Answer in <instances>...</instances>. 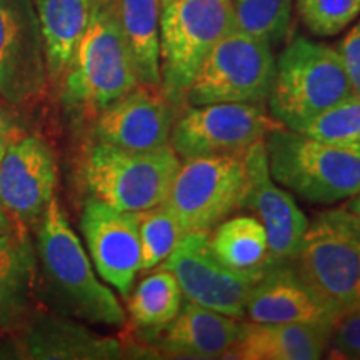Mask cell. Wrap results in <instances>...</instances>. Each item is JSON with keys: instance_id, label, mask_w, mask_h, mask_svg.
I'll use <instances>...</instances> for the list:
<instances>
[{"instance_id": "cell-1", "label": "cell", "mask_w": 360, "mask_h": 360, "mask_svg": "<svg viewBox=\"0 0 360 360\" xmlns=\"http://www.w3.org/2000/svg\"><path fill=\"white\" fill-rule=\"evenodd\" d=\"M35 231V254L40 269L62 309L96 326H124L122 305L114 292L97 278L87 252L57 197L49 204Z\"/></svg>"}, {"instance_id": "cell-2", "label": "cell", "mask_w": 360, "mask_h": 360, "mask_svg": "<svg viewBox=\"0 0 360 360\" xmlns=\"http://www.w3.org/2000/svg\"><path fill=\"white\" fill-rule=\"evenodd\" d=\"M141 84L114 0L94 4L90 22L62 82L67 107L94 120L115 98Z\"/></svg>"}, {"instance_id": "cell-3", "label": "cell", "mask_w": 360, "mask_h": 360, "mask_svg": "<svg viewBox=\"0 0 360 360\" xmlns=\"http://www.w3.org/2000/svg\"><path fill=\"white\" fill-rule=\"evenodd\" d=\"M355 96L337 49L297 37L276 62V77L267 98L272 119L300 132L315 117Z\"/></svg>"}, {"instance_id": "cell-4", "label": "cell", "mask_w": 360, "mask_h": 360, "mask_svg": "<svg viewBox=\"0 0 360 360\" xmlns=\"http://www.w3.org/2000/svg\"><path fill=\"white\" fill-rule=\"evenodd\" d=\"M264 141L270 175L304 200L330 205L360 192V150L285 127L270 129Z\"/></svg>"}, {"instance_id": "cell-5", "label": "cell", "mask_w": 360, "mask_h": 360, "mask_svg": "<svg viewBox=\"0 0 360 360\" xmlns=\"http://www.w3.org/2000/svg\"><path fill=\"white\" fill-rule=\"evenodd\" d=\"M233 29L231 0H162L160 87L177 109L207 56Z\"/></svg>"}, {"instance_id": "cell-6", "label": "cell", "mask_w": 360, "mask_h": 360, "mask_svg": "<svg viewBox=\"0 0 360 360\" xmlns=\"http://www.w3.org/2000/svg\"><path fill=\"white\" fill-rule=\"evenodd\" d=\"M179 167L180 159L170 143L137 152L96 142L85 150L82 179L94 199L139 212L164 204Z\"/></svg>"}, {"instance_id": "cell-7", "label": "cell", "mask_w": 360, "mask_h": 360, "mask_svg": "<svg viewBox=\"0 0 360 360\" xmlns=\"http://www.w3.org/2000/svg\"><path fill=\"white\" fill-rule=\"evenodd\" d=\"M294 264L340 317L360 314V220L345 207L314 215Z\"/></svg>"}, {"instance_id": "cell-8", "label": "cell", "mask_w": 360, "mask_h": 360, "mask_svg": "<svg viewBox=\"0 0 360 360\" xmlns=\"http://www.w3.org/2000/svg\"><path fill=\"white\" fill-rule=\"evenodd\" d=\"M276 77L267 40L233 29L212 49L188 89V105L264 103Z\"/></svg>"}, {"instance_id": "cell-9", "label": "cell", "mask_w": 360, "mask_h": 360, "mask_svg": "<svg viewBox=\"0 0 360 360\" xmlns=\"http://www.w3.org/2000/svg\"><path fill=\"white\" fill-rule=\"evenodd\" d=\"M244 155L187 159L174 175L164 205L186 233H209L242 207L245 193Z\"/></svg>"}, {"instance_id": "cell-10", "label": "cell", "mask_w": 360, "mask_h": 360, "mask_svg": "<svg viewBox=\"0 0 360 360\" xmlns=\"http://www.w3.org/2000/svg\"><path fill=\"white\" fill-rule=\"evenodd\" d=\"M57 162L42 137L11 130L0 160V207L12 231L29 236L56 197Z\"/></svg>"}, {"instance_id": "cell-11", "label": "cell", "mask_w": 360, "mask_h": 360, "mask_svg": "<svg viewBox=\"0 0 360 360\" xmlns=\"http://www.w3.org/2000/svg\"><path fill=\"white\" fill-rule=\"evenodd\" d=\"M274 122L264 103H204L187 105L175 119L170 147L179 159L244 155L264 141Z\"/></svg>"}, {"instance_id": "cell-12", "label": "cell", "mask_w": 360, "mask_h": 360, "mask_svg": "<svg viewBox=\"0 0 360 360\" xmlns=\"http://www.w3.org/2000/svg\"><path fill=\"white\" fill-rule=\"evenodd\" d=\"M49 84L42 32L34 0H0V97L29 105Z\"/></svg>"}, {"instance_id": "cell-13", "label": "cell", "mask_w": 360, "mask_h": 360, "mask_svg": "<svg viewBox=\"0 0 360 360\" xmlns=\"http://www.w3.org/2000/svg\"><path fill=\"white\" fill-rule=\"evenodd\" d=\"M159 267L174 274L188 302L233 319L245 315L250 290L257 282L225 267L204 232L186 233Z\"/></svg>"}, {"instance_id": "cell-14", "label": "cell", "mask_w": 360, "mask_h": 360, "mask_svg": "<svg viewBox=\"0 0 360 360\" xmlns=\"http://www.w3.org/2000/svg\"><path fill=\"white\" fill-rule=\"evenodd\" d=\"M245 193L242 207L262 222L269 238L270 267L294 262L302 245L309 219L270 175L265 141H259L244 154Z\"/></svg>"}, {"instance_id": "cell-15", "label": "cell", "mask_w": 360, "mask_h": 360, "mask_svg": "<svg viewBox=\"0 0 360 360\" xmlns=\"http://www.w3.org/2000/svg\"><path fill=\"white\" fill-rule=\"evenodd\" d=\"M175 119L177 107L160 85L139 84L94 117L92 132L96 142L127 150H154L167 146Z\"/></svg>"}, {"instance_id": "cell-16", "label": "cell", "mask_w": 360, "mask_h": 360, "mask_svg": "<svg viewBox=\"0 0 360 360\" xmlns=\"http://www.w3.org/2000/svg\"><path fill=\"white\" fill-rule=\"evenodd\" d=\"M80 229L98 276L127 299L142 262L135 212L114 209L90 197L84 204Z\"/></svg>"}, {"instance_id": "cell-17", "label": "cell", "mask_w": 360, "mask_h": 360, "mask_svg": "<svg viewBox=\"0 0 360 360\" xmlns=\"http://www.w3.org/2000/svg\"><path fill=\"white\" fill-rule=\"evenodd\" d=\"M247 317L260 323H307L334 328L339 310L310 285L294 262L277 264L252 287Z\"/></svg>"}, {"instance_id": "cell-18", "label": "cell", "mask_w": 360, "mask_h": 360, "mask_svg": "<svg viewBox=\"0 0 360 360\" xmlns=\"http://www.w3.org/2000/svg\"><path fill=\"white\" fill-rule=\"evenodd\" d=\"M240 327L237 319L187 300L172 322L155 330L154 344L169 357L224 359L237 342Z\"/></svg>"}, {"instance_id": "cell-19", "label": "cell", "mask_w": 360, "mask_h": 360, "mask_svg": "<svg viewBox=\"0 0 360 360\" xmlns=\"http://www.w3.org/2000/svg\"><path fill=\"white\" fill-rule=\"evenodd\" d=\"M330 334V328L307 323H242L224 359L317 360L328 350Z\"/></svg>"}, {"instance_id": "cell-20", "label": "cell", "mask_w": 360, "mask_h": 360, "mask_svg": "<svg viewBox=\"0 0 360 360\" xmlns=\"http://www.w3.org/2000/svg\"><path fill=\"white\" fill-rule=\"evenodd\" d=\"M37 282V254L29 236L0 233V332L27 322Z\"/></svg>"}, {"instance_id": "cell-21", "label": "cell", "mask_w": 360, "mask_h": 360, "mask_svg": "<svg viewBox=\"0 0 360 360\" xmlns=\"http://www.w3.org/2000/svg\"><path fill=\"white\" fill-rule=\"evenodd\" d=\"M42 32L49 82L60 87L92 15V0H34Z\"/></svg>"}, {"instance_id": "cell-22", "label": "cell", "mask_w": 360, "mask_h": 360, "mask_svg": "<svg viewBox=\"0 0 360 360\" xmlns=\"http://www.w3.org/2000/svg\"><path fill=\"white\" fill-rule=\"evenodd\" d=\"M30 359H120L122 345L80 323L56 317H39L25 335Z\"/></svg>"}, {"instance_id": "cell-23", "label": "cell", "mask_w": 360, "mask_h": 360, "mask_svg": "<svg viewBox=\"0 0 360 360\" xmlns=\"http://www.w3.org/2000/svg\"><path fill=\"white\" fill-rule=\"evenodd\" d=\"M209 245L225 267L240 276L259 281L270 269L267 232L257 217L225 219L209 232Z\"/></svg>"}, {"instance_id": "cell-24", "label": "cell", "mask_w": 360, "mask_h": 360, "mask_svg": "<svg viewBox=\"0 0 360 360\" xmlns=\"http://www.w3.org/2000/svg\"><path fill=\"white\" fill-rule=\"evenodd\" d=\"M141 84L160 85L162 0H114Z\"/></svg>"}, {"instance_id": "cell-25", "label": "cell", "mask_w": 360, "mask_h": 360, "mask_svg": "<svg viewBox=\"0 0 360 360\" xmlns=\"http://www.w3.org/2000/svg\"><path fill=\"white\" fill-rule=\"evenodd\" d=\"M125 300L135 327L159 330L177 317L184 305V294L174 274L159 267L143 278Z\"/></svg>"}, {"instance_id": "cell-26", "label": "cell", "mask_w": 360, "mask_h": 360, "mask_svg": "<svg viewBox=\"0 0 360 360\" xmlns=\"http://www.w3.org/2000/svg\"><path fill=\"white\" fill-rule=\"evenodd\" d=\"M141 236L142 262L141 272L159 267L172 254L180 238L184 237L182 229L174 214L164 204L152 209L135 212Z\"/></svg>"}, {"instance_id": "cell-27", "label": "cell", "mask_w": 360, "mask_h": 360, "mask_svg": "<svg viewBox=\"0 0 360 360\" xmlns=\"http://www.w3.org/2000/svg\"><path fill=\"white\" fill-rule=\"evenodd\" d=\"M236 29L277 44L287 35L292 0H231Z\"/></svg>"}, {"instance_id": "cell-28", "label": "cell", "mask_w": 360, "mask_h": 360, "mask_svg": "<svg viewBox=\"0 0 360 360\" xmlns=\"http://www.w3.org/2000/svg\"><path fill=\"white\" fill-rule=\"evenodd\" d=\"M300 132L330 146L360 150V97H349L315 117Z\"/></svg>"}, {"instance_id": "cell-29", "label": "cell", "mask_w": 360, "mask_h": 360, "mask_svg": "<svg viewBox=\"0 0 360 360\" xmlns=\"http://www.w3.org/2000/svg\"><path fill=\"white\" fill-rule=\"evenodd\" d=\"M297 11L309 32L332 37L360 15V0H297Z\"/></svg>"}, {"instance_id": "cell-30", "label": "cell", "mask_w": 360, "mask_h": 360, "mask_svg": "<svg viewBox=\"0 0 360 360\" xmlns=\"http://www.w3.org/2000/svg\"><path fill=\"white\" fill-rule=\"evenodd\" d=\"M328 350L342 359H360V314L344 315L337 321Z\"/></svg>"}, {"instance_id": "cell-31", "label": "cell", "mask_w": 360, "mask_h": 360, "mask_svg": "<svg viewBox=\"0 0 360 360\" xmlns=\"http://www.w3.org/2000/svg\"><path fill=\"white\" fill-rule=\"evenodd\" d=\"M337 51H339L345 69H347L354 94L360 97V20L345 35Z\"/></svg>"}, {"instance_id": "cell-32", "label": "cell", "mask_w": 360, "mask_h": 360, "mask_svg": "<svg viewBox=\"0 0 360 360\" xmlns=\"http://www.w3.org/2000/svg\"><path fill=\"white\" fill-rule=\"evenodd\" d=\"M12 127L8 125L7 119L0 114V160H2L4 150H6L7 141H8V134H11ZM6 232H12V225L8 222L6 214H4L2 207H0V233H6Z\"/></svg>"}, {"instance_id": "cell-33", "label": "cell", "mask_w": 360, "mask_h": 360, "mask_svg": "<svg viewBox=\"0 0 360 360\" xmlns=\"http://www.w3.org/2000/svg\"><path fill=\"white\" fill-rule=\"evenodd\" d=\"M345 209H347L350 214H354L355 217L360 220V192L357 193V195L350 197L347 205H345Z\"/></svg>"}, {"instance_id": "cell-34", "label": "cell", "mask_w": 360, "mask_h": 360, "mask_svg": "<svg viewBox=\"0 0 360 360\" xmlns=\"http://www.w3.org/2000/svg\"><path fill=\"white\" fill-rule=\"evenodd\" d=\"M94 4H98V2H105V0H92Z\"/></svg>"}]
</instances>
